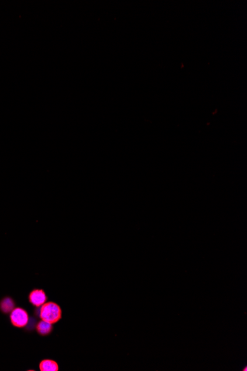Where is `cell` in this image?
I'll list each match as a JSON object with an SVG mask.
<instances>
[{
  "mask_svg": "<svg viewBox=\"0 0 247 371\" xmlns=\"http://www.w3.org/2000/svg\"><path fill=\"white\" fill-rule=\"evenodd\" d=\"M39 317L42 320L54 324L61 320V308L57 303L54 302L45 303L42 306L39 310Z\"/></svg>",
  "mask_w": 247,
  "mask_h": 371,
  "instance_id": "cell-1",
  "label": "cell"
},
{
  "mask_svg": "<svg viewBox=\"0 0 247 371\" xmlns=\"http://www.w3.org/2000/svg\"><path fill=\"white\" fill-rule=\"evenodd\" d=\"M10 320L11 324L16 327L22 328L28 324L29 321V316L26 310L21 307H16L11 312Z\"/></svg>",
  "mask_w": 247,
  "mask_h": 371,
  "instance_id": "cell-2",
  "label": "cell"
},
{
  "mask_svg": "<svg viewBox=\"0 0 247 371\" xmlns=\"http://www.w3.org/2000/svg\"><path fill=\"white\" fill-rule=\"evenodd\" d=\"M47 296L43 290H33L29 295V302L35 307H40L46 303Z\"/></svg>",
  "mask_w": 247,
  "mask_h": 371,
  "instance_id": "cell-3",
  "label": "cell"
},
{
  "mask_svg": "<svg viewBox=\"0 0 247 371\" xmlns=\"http://www.w3.org/2000/svg\"><path fill=\"white\" fill-rule=\"evenodd\" d=\"M41 371H59L58 364L55 361L46 359L42 361L39 365Z\"/></svg>",
  "mask_w": 247,
  "mask_h": 371,
  "instance_id": "cell-4",
  "label": "cell"
},
{
  "mask_svg": "<svg viewBox=\"0 0 247 371\" xmlns=\"http://www.w3.org/2000/svg\"><path fill=\"white\" fill-rule=\"evenodd\" d=\"M36 328H37V331L40 335L46 336L51 332L52 330H53V325H52L51 323H48V322L42 320L38 323Z\"/></svg>",
  "mask_w": 247,
  "mask_h": 371,
  "instance_id": "cell-5",
  "label": "cell"
},
{
  "mask_svg": "<svg viewBox=\"0 0 247 371\" xmlns=\"http://www.w3.org/2000/svg\"><path fill=\"white\" fill-rule=\"evenodd\" d=\"M0 308L4 313H10L15 309V302L11 298H5L0 303Z\"/></svg>",
  "mask_w": 247,
  "mask_h": 371,
  "instance_id": "cell-6",
  "label": "cell"
}]
</instances>
